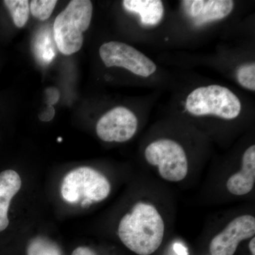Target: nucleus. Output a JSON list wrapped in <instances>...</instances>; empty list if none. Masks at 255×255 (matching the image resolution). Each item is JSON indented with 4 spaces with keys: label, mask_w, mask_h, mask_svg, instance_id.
<instances>
[{
    "label": "nucleus",
    "mask_w": 255,
    "mask_h": 255,
    "mask_svg": "<svg viewBox=\"0 0 255 255\" xmlns=\"http://www.w3.org/2000/svg\"><path fill=\"white\" fill-rule=\"evenodd\" d=\"M164 224L155 206L137 203L121 220L118 234L124 246L138 255L155 253L163 241Z\"/></svg>",
    "instance_id": "obj_1"
},
{
    "label": "nucleus",
    "mask_w": 255,
    "mask_h": 255,
    "mask_svg": "<svg viewBox=\"0 0 255 255\" xmlns=\"http://www.w3.org/2000/svg\"><path fill=\"white\" fill-rule=\"evenodd\" d=\"M93 6L89 0H73L58 14L53 24V36L60 53H77L83 43V32L90 26Z\"/></svg>",
    "instance_id": "obj_2"
},
{
    "label": "nucleus",
    "mask_w": 255,
    "mask_h": 255,
    "mask_svg": "<svg viewBox=\"0 0 255 255\" xmlns=\"http://www.w3.org/2000/svg\"><path fill=\"white\" fill-rule=\"evenodd\" d=\"M186 109L196 117L214 115L229 120L239 116L241 103L227 87L210 85L191 92L186 101Z\"/></svg>",
    "instance_id": "obj_3"
},
{
    "label": "nucleus",
    "mask_w": 255,
    "mask_h": 255,
    "mask_svg": "<svg viewBox=\"0 0 255 255\" xmlns=\"http://www.w3.org/2000/svg\"><path fill=\"white\" fill-rule=\"evenodd\" d=\"M111 184L103 174L89 167H79L64 177L61 194L64 200L77 204L80 199L92 202L105 200L110 195Z\"/></svg>",
    "instance_id": "obj_4"
},
{
    "label": "nucleus",
    "mask_w": 255,
    "mask_h": 255,
    "mask_svg": "<svg viewBox=\"0 0 255 255\" xmlns=\"http://www.w3.org/2000/svg\"><path fill=\"white\" fill-rule=\"evenodd\" d=\"M145 157L151 165L157 166L159 175L169 182H180L187 177L189 164L182 146L169 139H160L146 147Z\"/></svg>",
    "instance_id": "obj_5"
},
{
    "label": "nucleus",
    "mask_w": 255,
    "mask_h": 255,
    "mask_svg": "<svg viewBox=\"0 0 255 255\" xmlns=\"http://www.w3.org/2000/svg\"><path fill=\"white\" fill-rule=\"evenodd\" d=\"M102 61L108 68L121 67L139 76L152 75L157 67L150 58L133 47L118 41L104 43L100 48Z\"/></svg>",
    "instance_id": "obj_6"
},
{
    "label": "nucleus",
    "mask_w": 255,
    "mask_h": 255,
    "mask_svg": "<svg viewBox=\"0 0 255 255\" xmlns=\"http://www.w3.org/2000/svg\"><path fill=\"white\" fill-rule=\"evenodd\" d=\"M137 119L131 111L118 107L109 111L98 121L97 135L105 142L128 141L136 132Z\"/></svg>",
    "instance_id": "obj_7"
},
{
    "label": "nucleus",
    "mask_w": 255,
    "mask_h": 255,
    "mask_svg": "<svg viewBox=\"0 0 255 255\" xmlns=\"http://www.w3.org/2000/svg\"><path fill=\"white\" fill-rule=\"evenodd\" d=\"M255 234V219L251 215L238 216L224 230L215 236L210 243L211 255H233L240 243Z\"/></svg>",
    "instance_id": "obj_8"
},
{
    "label": "nucleus",
    "mask_w": 255,
    "mask_h": 255,
    "mask_svg": "<svg viewBox=\"0 0 255 255\" xmlns=\"http://www.w3.org/2000/svg\"><path fill=\"white\" fill-rule=\"evenodd\" d=\"M182 3L186 13L194 18L196 26L226 18L234 6L231 0H195Z\"/></svg>",
    "instance_id": "obj_9"
},
{
    "label": "nucleus",
    "mask_w": 255,
    "mask_h": 255,
    "mask_svg": "<svg viewBox=\"0 0 255 255\" xmlns=\"http://www.w3.org/2000/svg\"><path fill=\"white\" fill-rule=\"evenodd\" d=\"M255 182V145H251L244 152L242 169L228 179V191L236 196L246 195L254 187Z\"/></svg>",
    "instance_id": "obj_10"
},
{
    "label": "nucleus",
    "mask_w": 255,
    "mask_h": 255,
    "mask_svg": "<svg viewBox=\"0 0 255 255\" xmlns=\"http://www.w3.org/2000/svg\"><path fill=\"white\" fill-rule=\"evenodd\" d=\"M21 184V177L16 171L5 169L0 172V233L9 226L10 205Z\"/></svg>",
    "instance_id": "obj_11"
},
{
    "label": "nucleus",
    "mask_w": 255,
    "mask_h": 255,
    "mask_svg": "<svg viewBox=\"0 0 255 255\" xmlns=\"http://www.w3.org/2000/svg\"><path fill=\"white\" fill-rule=\"evenodd\" d=\"M123 5L129 12L140 16L143 26H155L163 17V4L159 0H125Z\"/></svg>",
    "instance_id": "obj_12"
},
{
    "label": "nucleus",
    "mask_w": 255,
    "mask_h": 255,
    "mask_svg": "<svg viewBox=\"0 0 255 255\" xmlns=\"http://www.w3.org/2000/svg\"><path fill=\"white\" fill-rule=\"evenodd\" d=\"M12 16L14 24L22 28L29 17V1L27 0H5L3 1Z\"/></svg>",
    "instance_id": "obj_13"
},
{
    "label": "nucleus",
    "mask_w": 255,
    "mask_h": 255,
    "mask_svg": "<svg viewBox=\"0 0 255 255\" xmlns=\"http://www.w3.org/2000/svg\"><path fill=\"white\" fill-rule=\"evenodd\" d=\"M27 255H63L59 247L46 238H36L31 241Z\"/></svg>",
    "instance_id": "obj_14"
},
{
    "label": "nucleus",
    "mask_w": 255,
    "mask_h": 255,
    "mask_svg": "<svg viewBox=\"0 0 255 255\" xmlns=\"http://www.w3.org/2000/svg\"><path fill=\"white\" fill-rule=\"evenodd\" d=\"M56 0H33L30 2V11L34 17L45 21L53 13Z\"/></svg>",
    "instance_id": "obj_15"
},
{
    "label": "nucleus",
    "mask_w": 255,
    "mask_h": 255,
    "mask_svg": "<svg viewBox=\"0 0 255 255\" xmlns=\"http://www.w3.org/2000/svg\"><path fill=\"white\" fill-rule=\"evenodd\" d=\"M238 81L248 90L255 91V63L247 64L238 68Z\"/></svg>",
    "instance_id": "obj_16"
},
{
    "label": "nucleus",
    "mask_w": 255,
    "mask_h": 255,
    "mask_svg": "<svg viewBox=\"0 0 255 255\" xmlns=\"http://www.w3.org/2000/svg\"><path fill=\"white\" fill-rule=\"evenodd\" d=\"M37 41L36 51L38 57L45 63H49L54 56V52L52 48L51 40L49 36H40Z\"/></svg>",
    "instance_id": "obj_17"
},
{
    "label": "nucleus",
    "mask_w": 255,
    "mask_h": 255,
    "mask_svg": "<svg viewBox=\"0 0 255 255\" xmlns=\"http://www.w3.org/2000/svg\"><path fill=\"white\" fill-rule=\"evenodd\" d=\"M47 105L53 106L58 102L60 98V92L55 87H49L46 90Z\"/></svg>",
    "instance_id": "obj_18"
},
{
    "label": "nucleus",
    "mask_w": 255,
    "mask_h": 255,
    "mask_svg": "<svg viewBox=\"0 0 255 255\" xmlns=\"http://www.w3.org/2000/svg\"><path fill=\"white\" fill-rule=\"evenodd\" d=\"M55 109L53 106L47 105L41 113L38 115V118L41 122H48L51 121L55 117Z\"/></svg>",
    "instance_id": "obj_19"
},
{
    "label": "nucleus",
    "mask_w": 255,
    "mask_h": 255,
    "mask_svg": "<svg viewBox=\"0 0 255 255\" xmlns=\"http://www.w3.org/2000/svg\"><path fill=\"white\" fill-rule=\"evenodd\" d=\"M72 255H97L95 251L87 247H79L76 248Z\"/></svg>",
    "instance_id": "obj_20"
},
{
    "label": "nucleus",
    "mask_w": 255,
    "mask_h": 255,
    "mask_svg": "<svg viewBox=\"0 0 255 255\" xmlns=\"http://www.w3.org/2000/svg\"><path fill=\"white\" fill-rule=\"evenodd\" d=\"M174 251L177 253V255H188V252L187 248H185L182 244L179 243H174Z\"/></svg>",
    "instance_id": "obj_21"
},
{
    "label": "nucleus",
    "mask_w": 255,
    "mask_h": 255,
    "mask_svg": "<svg viewBox=\"0 0 255 255\" xmlns=\"http://www.w3.org/2000/svg\"><path fill=\"white\" fill-rule=\"evenodd\" d=\"M250 251H251L253 255H255V238L253 237V239L249 243Z\"/></svg>",
    "instance_id": "obj_22"
},
{
    "label": "nucleus",
    "mask_w": 255,
    "mask_h": 255,
    "mask_svg": "<svg viewBox=\"0 0 255 255\" xmlns=\"http://www.w3.org/2000/svg\"><path fill=\"white\" fill-rule=\"evenodd\" d=\"M61 140H62L61 137H59V138L58 139V142H60V141H61Z\"/></svg>",
    "instance_id": "obj_23"
}]
</instances>
